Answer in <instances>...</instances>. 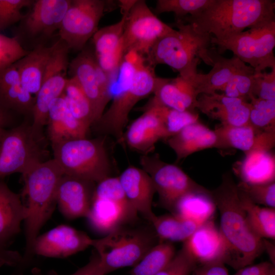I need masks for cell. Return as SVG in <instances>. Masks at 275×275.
I'll list each match as a JSON object with an SVG mask.
<instances>
[{"mask_svg": "<svg viewBox=\"0 0 275 275\" xmlns=\"http://www.w3.org/2000/svg\"><path fill=\"white\" fill-rule=\"evenodd\" d=\"M154 68L135 52L124 55L118 75L117 92L108 109L93 125L97 132L111 135L120 143L124 142V129L130 111L139 101L153 94L163 79L156 76Z\"/></svg>", "mask_w": 275, "mask_h": 275, "instance_id": "obj_1", "label": "cell"}, {"mask_svg": "<svg viewBox=\"0 0 275 275\" xmlns=\"http://www.w3.org/2000/svg\"><path fill=\"white\" fill-rule=\"evenodd\" d=\"M220 215L219 229L228 251L227 264L237 270L251 265L263 252V239L250 228L231 174H223L220 185L211 191Z\"/></svg>", "mask_w": 275, "mask_h": 275, "instance_id": "obj_2", "label": "cell"}, {"mask_svg": "<svg viewBox=\"0 0 275 275\" xmlns=\"http://www.w3.org/2000/svg\"><path fill=\"white\" fill-rule=\"evenodd\" d=\"M274 1L212 0L200 12L181 20L197 32L211 36L214 43L260 24L275 20Z\"/></svg>", "mask_w": 275, "mask_h": 275, "instance_id": "obj_3", "label": "cell"}, {"mask_svg": "<svg viewBox=\"0 0 275 275\" xmlns=\"http://www.w3.org/2000/svg\"><path fill=\"white\" fill-rule=\"evenodd\" d=\"M63 175L52 158L37 164L22 175L26 213L24 221L25 249L20 266L27 264L34 256L35 241L55 209L57 189Z\"/></svg>", "mask_w": 275, "mask_h": 275, "instance_id": "obj_4", "label": "cell"}, {"mask_svg": "<svg viewBox=\"0 0 275 275\" xmlns=\"http://www.w3.org/2000/svg\"><path fill=\"white\" fill-rule=\"evenodd\" d=\"M178 30L160 38L148 57L147 63L154 68L165 64L178 71L179 76L191 80L197 73L201 60L211 66L209 46L211 36L196 31L188 23L176 21Z\"/></svg>", "mask_w": 275, "mask_h": 275, "instance_id": "obj_5", "label": "cell"}, {"mask_svg": "<svg viewBox=\"0 0 275 275\" xmlns=\"http://www.w3.org/2000/svg\"><path fill=\"white\" fill-rule=\"evenodd\" d=\"M160 241L152 224L140 218L120 225L102 238L93 239L106 274L135 265Z\"/></svg>", "mask_w": 275, "mask_h": 275, "instance_id": "obj_6", "label": "cell"}, {"mask_svg": "<svg viewBox=\"0 0 275 275\" xmlns=\"http://www.w3.org/2000/svg\"><path fill=\"white\" fill-rule=\"evenodd\" d=\"M53 158L64 175L96 183L111 176L104 138L69 140L52 147Z\"/></svg>", "mask_w": 275, "mask_h": 275, "instance_id": "obj_7", "label": "cell"}, {"mask_svg": "<svg viewBox=\"0 0 275 275\" xmlns=\"http://www.w3.org/2000/svg\"><path fill=\"white\" fill-rule=\"evenodd\" d=\"M47 140L35 131L31 121L8 129L0 140V180L19 173L22 176L47 159Z\"/></svg>", "mask_w": 275, "mask_h": 275, "instance_id": "obj_8", "label": "cell"}, {"mask_svg": "<svg viewBox=\"0 0 275 275\" xmlns=\"http://www.w3.org/2000/svg\"><path fill=\"white\" fill-rule=\"evenodd\" d=\"M138 212L127 200L118 177H109L96 183L87 217L96 231L107 234L116 227L137 220Z\"/></svg>", "mask_w": 275, "mask_h": 275, "instance_id": "obj_9", "label": "cell"}, {"mask_svg": "<svg viewBox=\"0 0 275 275\" xmlns=\"http://www.w3.org/2000/svg\"><path fill=\"white\" fill-rule=\"evenodd\" d=\"M213 44L217 52L229 50L255 72L275 68L273 49L275 46V20L249 29L228 39Z\"/></svg>", "mask_w": 275, "mask_h": 275, "instance_id": "obj_10", "label": "cell"}, {"mask_svg": "<svg viewBox=\"0 0 275 275\" xmlns=\"http://www.w3.org/2000/svg\"><path fill=\"white\" fill-rule=\"evenodd\" d=\"M140 162L153 182L159 204L171 213L182 197L204 187L178 166L162 161L157 153L143 155Z\"/></svg>", "mask_w": 275, "mask_h": 275, "instance_id": "obj_11", "label": "cell"}, {"mask_svg": "<svg viewBox=\"0 0 275 275\" xmlns=\"http://www.w3.org/2000/svg\"><path fill=\"white\" fill-rule=\"evenodd\" d=\"M173 30L152 12L145 1H135L127 14L123 35L124 55L134 51L146 59L155 43Z\"/></svg>", "mask_w": 275, "mask_h": 275, "instance_id": "obj_12", "label": "cell"}, {"mask_svg": "<svg viewBox=\"0 0 275 275\" xmlns=\"http://www.w3.org/2000/svg\"><path fill=\"white\" fill-rule=\"evenodd\" d=\"M67 45L60 39L54 43V49L47 67L43 81L35 95L32 115L33 129L44 134L48 111L52 102L63 93L68 78V51Z\"/></svg>", "mask_w": 275, "mask_h": 275, "instance_id": "obj_13", "label": "cell"}, {"mask_svg": "<svg viewBox=\"0 0 275 275\" xmlns=\"http://www.w3.org/2000/svg\"><path fill=\"white\" fill-rule=\"evenodd\" d=\"M105 4L102 0L71 1L59 30L60 39L69 49H83L98 30Z\"/></svg>", "mask_w": 275, "mask_h": 275, "instance_id": "obj_14", "label": "cell"}, {"mask_svg": "<svg viewBox=\"0 0 275 275\" xmlns=\"http://www.w3.org/2000/svg\"><path fill=\"white\" fill-rule=\"evenodd\" d=\"M68 69L92 105L95 124L112 97L113 84L98 65L95 55L89 50H82L69 63Z\"/></svg>", "mask_w": 275, "mask_h": 275, "instance_id": "obj_15", "label": "cell"}, {"mask_svg": "<svg viewBox=\"0 0 275 275\" xmlns=\"http://www.w3.org/2000/svg\"><path fill=\"white\" fill-rule=\"evenodd\" d=\"M122 16L117 22L98 30L92 37L96 61L113 84L124 56L122 37L127 14L135 1H120Z\"/></svg>", "mask_w": 275, "mask_h": 275, "instance_id": "obj_16", "label": "cell"}, {"mask_svg": "<svg viewBox=\"0 0 275 275\" xmlns=\"http://www.w3.org/2000/svg\"><path fill=\"white\" fill-rule=\"evenodd\" d=\"M93 239L86 233L62 225L38 235L33 247L34 255L65 258L92 246Z\"/></svg>", "mask_w": 275, "mask_h": 275, "instance_id": "obj_17", "label": "cell"}, {"mask_svg": "<svg viewBox=\"0 0 275 275\" xmlns=\"http://www.w3.org/2000/svg\"><path fill=\"white\" fill-rule=\"evenodd\" d=\"M96 185L92 181L63 175L56 193L57 205L62 214L69 219L87 217Z\"/></svg>", "mask_w": 275, "mask_h": 275, "instance_id": "obj_18", "label": "cell"}, {"mask_svg": "<svg viewBox=\"0 0 275 275\" xmlns=\"http://www.w3.org/2000/svg\"><path fill=\"white\" fill-rule=\"evenodd\" d=\"M183 243L197 264H227V245L213 218L202 224Z\"/></svg>", "mask_w": 275, "mask_h": 275, "instance_id": "obj_19", "label": "cell"}, {"mask_svg": "<svg viewBox=\"0 0 275 275\" xmlns=\"http://www.w3.org/2000/svg\"><path fill=\"white\" fill-rule=\"evenodd\" d=\"M197 108L209 118L219 121L222 125L250 124V103L224 93L201 94L198 97Z\"/></svg>", "mask_w": 275, "mask_h": 275, "instance_id": "obj_20", "label": "cell"}, {"mask_svg": "<svg viewBox=\"0 0 275 275\" xmlns=\"http://www.w3.org/2000/svg\"><path fill=\"white\" fill-rule=\"evenodd\" d=\"M220 149L232 148L244 155L254 150L270 151L275 145V130H261L251 124L242 126L221 125L214 130Z\"/></svg>", "mask_w": 275, "mask_h": 275, "instance_id": "obj_21", "label": "cell"}, {"mask_svg": "<svg viewBox=\"0 0 275 275\" xmlns=\"http://www.w3.org/2000/svg\"><path fill=\"white\" fill-rule=\"evenodd\" d=\"M71 0H37L22 19L29 36L48 37L59 30Z\"/></svg>", "mask_w": 275, "mask_h": 275, "instance_id": "obj_22", "label": "cell"}, {"mask_svg": "<svg viewBox=\"0 0 275 275\" xmlns=\"http://www.w3.org/2000/svg\"><path fill=\"white\" fill-rule=\"evenodd\" d=\"M118 178L130 205L144 219L151 223L155 215L152 205L156 191L149 175L142 169L130 166Z\"/></svg>", "mask_w": 275, "mask_h": 275, "instance_id": "obj_23", "label": "cell"}, {"mask_svg": "<svg viewBox=\"0 0 275 275\" xmlns=\"http://www.w3.org/2000/svg\"><path fill=\"white\" fill-rule=\"evenodd\" d=\"M153 95L139 110L160 105L179 111L195 112L199 96L191 81L179 75L173 79L163 78Z\"/></svg>", "mask_w": 275, "mask_h": 275, "instance_id": "obj_24", "label": "cell"}, {"mask_svg": "<svg viewBox=\"0 0 275 275\" xmlns=\"http://www.w3.org/2000/svg\"><path fill=\"white\" fill-rule=\"evenodd\" d=\"M143 112L124 133L123 141L130 149L146 155L154 150L159 140L168 136L154 107Z\"/></svg>", "mask_w": 275, "mask_h": 275, "instance_id": "obj_25", "label": "cell"}, {"mask_svg": "<svg viewBox=\"0 0 275 275\" xmlns=\"http://www.w3.org/2000/svg\"><path fill=\"white\" fill-rule=\"evenodd\" d=\"M46 126L51 147L69 140L86 138L89 129L74 117L62 95L51 103Z\"/></svg>", "mask_w": 275, "mask_h": 275, "instance_id": "obj_26", "label": "cell"}, {"mask_svg": "<svg viewBox=\"0 0 275 275\" xmlns=\"http://www.w3.org/2000/svg\"><path fill=\"white\" fill-rule=\"evenodd\" d=\"M210 57L212 69L206 74L198 73L190 80L198 94H211L222 91L231 77L236 73L248 69L250 66L237 57L225 58L210 48Z\"/></svg>", "mask_w": 275, "mask_h": 275, "instance_id": "obj_27", "label": "cell"}, {"mask_svg": "<svg viewBox=\"0 0 275 275\" xmlns=\"http://www.w3.org/2000/svg\"><path fill=\"white\" fill-rule=\"evenodd\" d=\"M167 140L175 153L177 161L201 150L212 148L220 149L218 139L214 130L200 121L185 126Z\"/></svg>", "mask_w": 275, "mask_h": 275, "instance_id": "obj_28", "label": "cell"}, {"mask_svg": "<svg viewBox=\"0 0 275 275\" xmlns=\"http://www.w3.org/2000/svg\"><path fill=\"white\" fill-rule=\"evenodd\" d=\"M35 96L22 85L16 63L0 71V103L10 111L32 115Z\"/></svg>", "mask_w": 275, "mask_h": 275, "instance_id": "obj_29", "label": "cell"}, {"mask_svg": "<svg viewBox=\"0 0 275 275\" xmlns=\"http://www.w3.org/2000/svg\"><path fill=\"white\" fill-rule=\"evenodd\" d=\"M26 208L20 196L0 180V245L6 244L20 231L26 216Z\"/></svg>", "mask_w": 275, "mask_h": 275, "instance_id": "obj_30", "label": "cell"}, {"mask_svg": "<svg viewBox=\"0 0 275 275\" xmlns=\"http://www.w3.org/2000/svg\"><path fill=\"white\" fill-rule=\"evenodd\" d=\"M233 169L241 182L254 184L275 182V156L270 151H252Z\"/></svg>", "mask_w": 275, "mask_h": 275, "instance_id": "obj_31", "label": "cell"}, {"mask_svg": "<svg viewBox=\"0 0 275 275\" xmlns=\"http://www.w3.org/2000/svg\"><path fill=\"white\" fill-rule=\"evenodd\" d=\"M54 49L39 45L16 63L23 87L35 96L41 86Z\"/></svg>", "mask_w": 275, "mask_h": 275, "instance_id": "obj_32", "label": "cell"}, {"mask_svg": "<svg viewBox=\"0 0 275 275\" xmlns=\"http://www.w3.org/2000/svg\"><path fill=\"white\" fill-rule=\"evenodd\" d=\"M216 209L211 191L204 187L182 197L172 214L204 223L213 218Z\"/></svg>", "mask_w": 275, "mask_h": 275, "instance_id": "obj_33", "label": "cell"}, {"mask_svg": "<svg viewBox=\"0 0 275 275\" xmlns=\"http://www.w3.org/2000/svg\"><path fill=\"white\" fill-rule=\"evenodd\" d=\"M160 241H186L203 223L174 214L155 215L151 222Z\"/></svg>", "mask_w": 275, "mask_h": 275, "instance_id": "obj_34", "label": "cell"}, {"mask_svg": "<svg viewBox=\"0 0 275 275\" xmlns=\"http://www.w3.org/2000/svg\"><path fill=\"white\" fill-rule=\"evenodd\" d=\"M238 191L241 205L252 231L262 239L274 240L275 208L261 207L238 189Z\"/></svg>", "mask_w": 275, "mask_h": 275, "instance_id": "obj_35", "label": "cell"}, {"mask_svg": "<svg viewBox=\"0 0 275 275\" xmlns=\"http://www.w3.org/2000/svg\"><path fill=\"white\" fill-rule=\"evenodd\" d=\"M176 253L171 242H159L133 266L128 275H155L170 262Z\"/></svg>", "mask_w": 275, "mask_h": 275, "instance_id": "obj_36", "label": "cell"}, {"mask_svg": "<svg viewBox=\"0 0 275 275\" xmlns=\"http://www.w3.org/2000/svg\"><path fill=\"white\" fill-rule=\"evenodd\" d=\"M62 95L76 119L88 128L93 125L95 117L92 105L74 77L68 78Z\"/></svg>", "mask_w": 275, "mask_h": 275, "instance_id": "obj_37", "label": "cell"}, {"mask_svg": "<svg viewBox=\"0 0 275 275\" xmlns=\"http://www.w3.org/2000/svg\"><path fill=\"white\" fill-rule=\"evenodd\" d=\"M154 107L167 133L168 138L175 135L185 126L199 121L196 112L179 111L163 106L154 105Z\"/></svg>", "mask_w": 275, "mask_h": 275, "instance_id": "obj_38", "label": "cell"}, {"mask_svg": "<svg viewBox=\"0 0 275 275\" xmlns=\"http://www.w3.org/2000/svg\"><path fill=\"white\" fill-rule=\"evenodd\" d=\"M249 122L261 130H275V100L260 99L252 95Z\"/></svg>", "mask_w": 275, "mask_h": 275, "instance_id": "obj_39", "label": "cell"}, {"mask_svg": "<svg viewBox=\"0 0 275 275\" xmlns=\"http://www.w3.org/2000/svg\"><path fill=\"white\" fill-rule=\"evenodd\" d=\"M211 2L212 0H158L155 11L157 14L173 12L177 21L200 12Z\"/></svg>", "mask_w": 275, "mask_h": 275, "instance_id": "obj_40", "label": "cell"}, {"mask_svg": "<svg viewBox=\"0 0 275 275\" xmlns=\"http://www.w3.org/2000/svg\"><path fill=\"white\" fill-rule=\"evenodd\" d=\"M255 70L251 66L234 74L222 89L227 96L249 102L253 95Z\"/></svg>", "mask_w": 275, "mask_h": 275, "instance_id": "obj_41", "label": "cell"}, {"mask_svg": "<svg viewBox=\"0 0 275 275\" xmlns=\"http://www.w3.org/2000/svg\"><path fill=\"white\" fill-rule=\"evenodd\" d=\"M237 187L254 203L275 208V182L254 184L240 181Z\"/></svg>", "mask_w": 275, "mask_h": 275, "instance_id": "obj_42", "label": "cell"}, {"mask_svg": "<svg viewBox=\"0 0 275 275\" xmlns=\"http://www.w3.org/2000/svg\"><path fill=\"white\" fill-rule=\"evenodd\" d=\"M34 2L32 0H0V33L22 21L25 16L22 10L31 7Z\"/></svg>", "mask_w": 275, "mask_h": 275, "instance_id": "obj_43", "label": "cell"}, {"mask_svg": "<svg viewBox=\"0 0 275 275\" xmlns=\"http://www.w3.org/2000/svg\"><path fill=\"white\" fill-rule=\"evenodd\" d=\"M197 262L183 243L170 262L155 275H190L197 267Z\"/></svg>", "mask_w": 275, "mask_h": 275, "instance_id": "obj_44", "label": "cell"}, {"mask_svg": "<svg viewBox=\"0 0 275 275\" xmlns=\"http://www.w3.org/2000/svg\"><path fill=\"white\" fill-rule=\"evenodd\" d=\"M28 52L17 39L0 33V71L18 62Z\"/></svg>", "mask_w": 275, "mask_h": 275, "instance_id": "obj_45", "label": "cell"}, {"mask_svg": "<svg viewBox=\"0 0 275 275\" xmlns=\"http://www.w3.org/2000/svg\"><path fill=\"white\" fill-rule=\"evenodd\" d=\"M269 73L255 72L252 94L265 100H275V68Z\"/></svg>", "mask_w": 275, "mask_h": 275, "instance_id": "obj_46", "label": "cell"}, {"mask_svg": "<svg viewBox=\"0 0 275 275\" xmlns=\"http://www.w3.org/2000/svg\"><path fill=\"white\" fill-rule=\"evenodd\" d=\"M233 275H275V265L268 261L251 264L237 270Z\"/></svg>", "mask_w": 275, "mask_h": 275, "instance_id": "obj_47", "label": "cell"}, {"mask_svg": "<svg viewBox=\"0 0 275 275\" xmlns=\"http://www.w3.org/2000/svg\"><path fill=\"white\" fill-rule=\"evenodd\" d=\"M70 275H106L97 253L91 257L89 262L84 267Z\"/></svg>", "mask_w": 275, "mask_h": 275, "instance_id": "obj_48", "label": "cell"}, {"mask_svg": "<svg viewBox=\"0 0 275 275\" xmlns=\"http://www.w3.org/2000/svg\"><path fill=\"white\" fill-rule=\"evenodd\" d=\"M194 271L195 275H229L225 264L222 262L200 265Z\"/></svg>", "mask_w": 275, "mask_h": 275, "instance_id": "obj_49", "label": "cell"}, {"mask_svg": "<svg viewBox=\"0 0 275 275\" xmlns=\"http://www.w3.org/2000/svg\"><path fill=\"white\" fill-rule=\"evenodd\" d=\"M22 260V256L19 252L8 250L6 247L0 245V266H20Z\"/></svg>", "mask_w": 275, "mask_h": 275, "instance_id": "obj_50", "label": "cell"}, {"mask_svg": "<svg viewBox=\"0 0 275 275\" xmlns=\"http://www.w3.org/2000/svg\"><path fill=\"white\" fill-rule=\"evenodd\" d=\"M13 121V113L0 103V140L5 132L12 127Z\"/></svg>", "mask_w": 275, "mask_h": 275, "instance_id": "obj_51", "label": "cell"}, {"mask_svg": "<svg viewBox=\"0 0 275 275\" xmlns=\"http://www.w3.org/2000/svg\"><path fill=\"white\" fill-rule=\"evenodd\" d=\"M263 251L267 254L270 261L275 265V244L267 239H263Z\"/></svg>", "mask_w": 275, "mask_h": 275, "instance_id": "obj_52", "label": "cell"}]
</instances>
